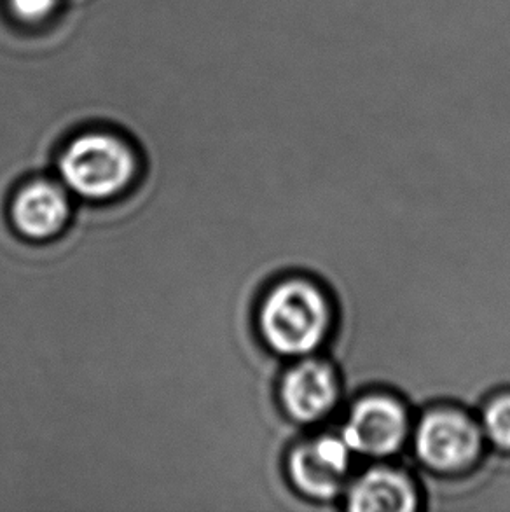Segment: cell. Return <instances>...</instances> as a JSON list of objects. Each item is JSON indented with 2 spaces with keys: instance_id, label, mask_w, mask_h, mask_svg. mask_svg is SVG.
<instances>
[{
  "instance_id": "obj_10",
  "label": "cell",
  "mask_w": 510,
  "mask_h": 512,
  "mask_svg": "<svg viewBox=\"0 0 510 512\" xmlns=\"http://www.w3.org/2000/svg\"><path fill=\"white\" fill-rule=\"evenodd\" d=\"M11 13L25 23H39L55 13L60 0H7Z\"/></svg>"
},
{
  "instance_id": "obj_8",
  "label": "cell",
  "mask_w": 510,
  "mask_h": 512,
  "mask_svg": "<svg viewBox=\"0 0 510 512\" xmlns=\"http://www.w3.org/2000/svg\"><path fill=\"white\" fill-rule=\"evenodd\" d=\"M416 504L411 479L395 469H371L348 493V509L355 512H409Z\"/></svg>"
},
{
  "instance_id": "obj_6",
  "label": "cell",
  "mask_w": 510,
  "mask_h": 512,
  "mask_svg": "<svg viewBox=\"0 0 510 512\" xmlns=\"http://www.w3.org/2000/svg\"><path fill=\"white\" fill-rule=\"evenodd\" d=\"M350 453L343 437L324 436L299 444L289 457V476L311 499H332L345 486Z\"/></svg>"
},
{
  "instance_id": "obj_2",
  "label": "cell",
  "mask_w": 510,
  "mask_h": 512,
  "mask_svg": "<svg viewBox=\"0 0 510 512\" xmlns=\"http://www.w3.org/2000/svg\"><path fill=\"white\" fill-rule=\"evenodd\" d=\"M331 306L322 291L299 278L264 292L255 308L262 345L282 357H303L322 345L331 327Z\"/></svg>"
},
{
  "instance_id": "obj_1",
  "label": "cell",
  "mask_w": 510,
  "mask_h": 512,
  "mask_svg": "<svg viewBox=\"0 0 510 512\" xmlns=\"http://www.w3.org/2000/svg\"><path fill=\"white\" fill-rule=\"evenodd\" d=\"M53 173L77 201L107 205L137 189L144 173V156L130 135L95 126L63 142Z\"/></svg>"
},
{
  "instance_id": "obj_9",
  "label": "cell",
  "mask_w": 510,
  "mask_h": 512,
  "mask_svg": "<svg viewBox=\"0 0 510 512\" xmlns=\"http://www.w3.org/2000/svg\"><path fill=\"white\" fill-rule=\"evenodd\" d=\"M484 430L498 448L510 450V394L497 397L484 409Z\"/></svg>"
},
{
  "instance_id": "obj_7",
  "label": "cell",
  "mask_w": 510,
  "mask_h": 512,
  "mask_svg": "<svg viewBox=\"0 0 510 512\" xmlns=\"http://www.w3.org/2000/svg\"><path fill=\"white\" fill-rule=\"evenodd\" d=\"M338 392V380L331 367L318 360H303L283 374L278 395L290 418L311 423L334 408Z\"/></svg>"
},
{
  "instance_id": "obj_3",
  "label": "cell",
  "mask_w": 510,
  "mask_h": 512,
  "mask_svg": "<svg viewBox=\"0 0 510 512\" xmlns=\"http://www.w3.org/2000/svg\"><path fill=\"white\" fill-rule=\"evenodd\" d=\"M77 200L55 173L23 180L7 201V221L28 243L53 242L69 229Z\"/></svg>"
},
{
  "instance_id": "obj_5",
  "label": "cell",
  "mask_w": 510,
  "mask_h": 512,
  "mask_svg": "<svg viewBox=\"0 0 510 512\" xmlns=\"http://www.w3.org/2000/svg\"><path fill=\"white\" fill-rule=\"evenodd\" d=\"M406 409L386 395H371L353 406L343 429L350 450L367 457H388L407 436Z\"/></svg>"
},
{
  "instance_id": "obj_4",
  "label": "cell",
  "mask_w": 510,
  "mask_h": 512,
  "mask_svg": "<svg viewBox=\"0 0 510 512\" xmlns=\"http://www.w3.org/2000/svg\"><path fill=\"white\" fill-rule=\"evenodd\" d=\"M483 436L469 416L453 409L428 413L416 430V451L421 462L439 472L467 469L481 453Z\"/></svg>"
}]
</instances>
